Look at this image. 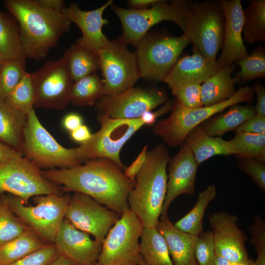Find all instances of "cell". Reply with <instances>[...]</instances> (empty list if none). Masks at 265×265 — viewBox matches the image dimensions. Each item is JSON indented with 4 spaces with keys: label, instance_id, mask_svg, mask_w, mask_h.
<instances>
[{
    "label": "cell",
    "instance_id": "4fadbf2b",
    "mask_svg": "<svg viewBox=\"0 0 265 265\" xmlns=\"http://www.w3.org/2000/svg\"><path fill=\"white\" fill-rule=\"evenodd\" d=\"M104 94L111 95L133 87L140 78L135 53L118 39L109 41L98 54Z\"/></svg>",
    "mask_w": 265,
    "mask_h": 265
},
{
    "label": "cell",
    "instance_id": "f546056e",
    "mask_svg": "<svg viewBox=\"0 0 265 265\" xmlns=\"http://www.w3.org/2000/svg\"><path fill=\"white\" fill-rule=\"evenodd\" d=\"M217 190L214 185L209 186L198 195L197 201L192 209L173 225L179 230L199 236L204 232L203 220L206 209L214 199Z\"/></svg>",
    "mask_w": 265,
    "mask_h": 265
},
{
    "label": "cell",
    "instance_id": "4316f807",
    "mask_svg": "<svg viewBox=\"0 0 265 265\" xmlns=\"http://www.w3.org/2000/svg\"><path fill=\"white\" fill-rule=\"evenodd\" d=\"M140 239V257L145 265H174L166 242L156 227H143Z\"/></svg>",
    "mask_w": 265,
    "mask_h": 265
},
{
    "label": "cell",
    "instance_id": "91938a15",
    "mask_svg": "<svg viewBox=\"0 0 265 265\" xmlns=\"http://www.w3.org/2000/svg\"><path fill=\"white\" fill-rule=\"evenodd\" d=\"M139 265H145L141 257L139 262Z\"/></svg>",
    "mask_w": 265,
    "mask_h": 265
},
{
    "label": "cell",
    "instance_id": "2e32d148",
    "mask_svg": "<svg viewBox=\"0 0 265 265\" xmlns=\"http://www.w3.org/2000/svg\"><path fill=\"white\" fill-rule=\"evenodd\" d=\"M120 217L90 196L78 192L71 196L64 216L75 227L92 235L102 244Z\"/></svg>",
    "mask_w": 265,
    "mask_h": 265
},
{
    "label": "cell",
    "instance_id": "680465c9",
    "mask_svg": "<svg viewBox=\"0 0 265 265\" xmlns=\"http://www.w3.org/2000/svg\"><path fill=\"white\" fill-rule=\"evenodd\" d=\"M4 60V59L2 57V56L0 54V69H1V66H2V63H3Z\"/></svg>",
    "mask_w": 265,
    "mask_h": 265
},
{
    "label": "cell",
    "instance_id": "484cf974",
    "mask_svg": "<svg viewBox=\"0 0 265 265\" xmlns=\"http://www.w3.org/2000/svg\"><path fill=\"white\" fill-rule=\"evenodd\" d=\"M27 115L0 100V141L22 154L23 133Z\"/></svg>",
    "mask_w": 265,
    "mask_h": 265
},
{
    "label": "cell",
    "instance_id": "ac0fdd59",
    "mask_svg": "<svg viewBox=\"0 0 265 265\" xmlns=\"http://www.w3.org/2000/svg\"><path fill=\"white\" fill-rule=\"evenodd\" d=\"M168 164L167 190L161 215L168 213L170 204L179 196L193 195L195 191L198 165L186 143L184 142L178 153L169 159Z\"/></svg>",
    "mask_w": 265,
    "mask_h": 265
},
{
    "label": "cell",
    "instance_id": "d6986e66",
    "mask_svg": "<svg viewBox=\"0 0 265 265\" xmlns=\"http://www.w3.org/2000/svg\"><path fill=\"white\" fill-rule=\"evenodd\" d=\"M112 3V0H109L100 7L89 11L82 10L77 3H73L63 11L67 18L75 23L82 33L76 43L97 55L110 41L104 34L102 28L108 24V21L103 18V13Z\"/></svg>",
    "mask_w": 265,
    "mask_h": 265
},
{
    "label": "cell",
    "instance_id": "8fae6325",
    "mask_svg": "<svg viewBox=\"0 0 265 265\" xmlns=\"http://www.w3.org/2000/svg\"><path fill=\"white\" fill-rule=\"evenodd\" d=\"M143 227L130 209L126 210L106 237L96 265H139Z\"/></svg>",
    "mask_w": 265,
    "mask_h": 265
},
{
    "label": "cell",
    "instance_id": "9f6ffc18",
    "mask_svg": "<svg viewBox=\"0 0 265 265\" xmlns=\"http://www.w3.org/2000/svg\"><path fill=\"white\" fill-rule=\"evenodd\" d=\"M216 255V254H215ZM234 264L224 257L216 255L214 265H237Z\"/></svg>",
    "mask_w": 265,
    "mask_h": 265
},
{
    "label": "cell",
    "instance_id": "8992f818",
    "mask_svg": "<svg viewBox=\"0 0 265 265\" xmlns=\"http://www.w3.org/2000/svg\"><path fill=\"white\" fill-rule=\"evenodd\" d=\"M22 153L41 170L69 168L84 162L77 147L66 148L55 140L40 122L34 109L27 115Z\"/></svg>",
    "mask_w": 265,
    "mask_h": 265
},
{
    "label": "cell",
    "instance_id": "d6a6232c",
    "mask_svg": "<svg viewBox=\"0 0 265 265\" xmlns=\"http://www.w3.org/2000/svg\"><path fill=\"white\" fill-rule=\"evenodd\" d=\"M243 11L242 33L248 44L265 41V0H253Z\"/></svg>",
    "mask_w": 265,
    "mask_h": 265
},
{
    "label": "cell",
    "instance_id": "9c48e42d",
    "mask_svg": "<svg viewBox=\"0 0 265 265\" xmlns=\"http://www.w3.org/2000/svg\"><path fill=\"white\" fill-rule=\"evenodd\" d=\"M189 43L184 34L173 36L161 32L147 33L135 52L140 78L163 81Z\"/></svg>",
    "mask_w": 265,
    "mask_h": 265
},
{
    "label": "cell",
    "instance_id": "9a60e30c",
    "mask_svg": "<svg viewBox=\"0 0 265 265\" xmlns=\"http://www.w3.org/2000/svg\"><path fill=\"white\" fill-rule=\"evenodd\" d=\"M34 77V107L62 109L71 103L74 81L64 59L49 60Z\"/></svg>",
    "mask_w": 265,
    "mask_h": 265
},
{
    "label": "cell",
    "instance_id": "11a10c76",
    "mask_svg": "<svg viewBox=\"0 0 265 265\" xmlns=\"http://www.w3.org/2000/svg\"><path fill=\"white\" fill-rule=\"evenodd\" d=\"M48 265H79L72 260L60 255Z\"/></svg>",
    "mask_w": 265,
    "mask_h": 265
},
{
    "label": "cell",
    "instance_id": "ba28073f",
    "mask_svg": "<svg viewBox=\"0 0 265 265\" xmlns=\"http://www.w3.org/2000/svg\"><path fill=\"white\" fill-rule=\"evenodd\" d=\"M189 0H157L150 7L141 10L123 8L112 5L111 9L122 25L123 32L118 39L136 47L148 30L155 25L170 21L182 29Z\"/></svg>",
    "mask_w": 265,
    "mask_h": 265
},
{
    "label": "cell",
    "instance_id": "74e56055",
    "mask_svg": "<svg viewBox=\"0 0 265 265\" xmlns=\"http://www.w3.org/2000/svg\"><path fill=\"white\" fill-rule=\"evenodd\" d=\"M30 229L9 207L4 194L0 196V245Z\"/></svg>",
    "mask_w": 265,
    "mask_h": 265
},
{
    "label": "cell",
    "instance_id": "ffe728a7",
    "mask_svg": "<svg viewBox=\"0 0 265 265\" xmlns=\"http://www.w3.org/2000/svg\"><path fill=\"white\" fill-rule=\"evenodd\" d=\"M53 244L60 254L79 265L96 263L102 244L90 235L75 227L64 218L55 238Z\"/></svg>",
    "mask_w": 265,
    "mask_h": 265
},
{
    "label": "cell",
    "instance_id": "d590c367",
    "mask_svg": "<svg viewBox=\"0 0 265 265\" xmlns=\"http://www.w3.org/2000/svg\"><path fill=\"white\" fill-rule=\"evenodd\" d=\"M35 100L34 74L26 71L4 101L17 110L28 114L34 109Z\"/></svg>",
    "mask_w": 265,
    "mask_h": 265
},
{
    "label": "cell",
    "instance_id": "4dcf8cb0",
    "mask_svg": "<svg viewBox=\"0 0 265 265\" xmlns=\"http://www.w3.org/2000/svg\"><path fill=\"white\" fill-rule=\"evenodd\" d=\"M62 58L74 81L99 69L98 55L77 43L65 51Z\"/></svg>",
    "mask_w": 265,
    "mask_h": 265
},
{
    "label": "cell",
    "instance_id": "603a6c76",
    "mask_svg": "<svg viewBox=\"0 0 265 265\" xmlns=\"http://www.w3.org/2000/svg\"><path fill=\"white\" fill-rule=\"evenodd\" d=\"M156 228L164 238L174 265H198L194 256L198 236L175 228L168 213L160 215Z\"/></svg>",
    "mask_w": 265,
    "mask_h": 265
},
{
    "label": "cell",
    "instance_id": "5b68a950",
    "mask_svg": "<svg viewBox=\"0 0 265 265\" xmlns=\"http://www.w3.org/2000/svg\"><path fill=\"white\" fill-rule=\"evenodd\" d=\"M253 96L252 88L247 86L227 100L210 106L189 108L175 100L169 117L157 124L152 132L170 147L182 145L188 133L202 123L233 105L252 101Z\"/></svg>",
    "mask_w": 265,
    "mask_h": 265
},
{
    "label": "cell",
    "instance_id": "8d00e7d4",
    "mask_svg": "<svg viewBox=\"0 0 265 265\" xmlns=\"http://www.w3.org/2000/svg\"><path fill=\"white\" fill-rule=\"evenodd\" d=\"M240 70L235 75L238 82H245L255 79L265 78V50L257 47L251 54L237 61Z\"/></svg>",
    "mask_w": 265,
    "mask_h": 265
},
{
    "label": "cell",
    "instance_id": "52a82bcc",
    "mask_svg": "<svg viewBox=\"0 0 265 265\" xmlns=\"http://www.w3.org/2000/svg\"><path fill=\"white\" fill-rule=\"evenodd\" d=\"M4 195L9 207L19 218L45 242L53 243L71 195L61 193L37 195L33 197V206H28L13 195Z\"/></svg>",
    "mask_w": 265,
    "mask_h": 265
},
{
    "label": "cell",
    "instance_id": "60d3db41",
    "mask_svg": "<svg viewBox=\"0 0 265 265\" xmlns=\"http://www.w3.org/2000/svg\"><path fill=\"white\" fill-rule=\"evenodd\" d=\"M215 252L212 231L208 230L198 236L194 256L198 265H214Z\"/></svg>",
    "mask_w": 265,
    "mask_h": 265
},
{
    "label": "cell",
    "instance_id": "7bdbcfd3",
    "mask_svg": "<svg viewBox=\"0 0 265 265\" xmlns=\"http://www.w3.org/2000/svg\"><path fill=\"white\" fill-rule=\"evenodd\" d=\"M249 229L251 235L250 243L255 247L257 254L255 265H265V220L260 215H255L253 223Z\"/></svg>",
    "mask_w": 265,
    "mask_h": 265
},
{
    "label": "cell",
    "instance_id": "6f0895ef",
    "mask_svg": "<svg viewBox=\"0 0 265 265\" xmlns=\"http://www.w3.org/2000/svg\"><path fill=\"white\" fill-rule=\"evenodd\" d=\"M237 265H255V264L254 261H253L252 259L248 258L245 262L239 264H237Z\"/></svg>",
    "mask_w": 265,
    "mask_h": 265
},
{
    "label": "cell",
    "instance_id": "30bf717a",
    "mask_svg": "<svg viewBox=\"0 0 265 265\" xmlns=\"http://www.w3.org/2000/svg\"><path fill=\"white\" fill-rule=\"evenodd\" d=\"M97 120L100 129L92 133L87 142L77 147L81 159L85 162L91 159H108L124 169L126 167L120 157L121 150L144 124L140 118L126 119L97 116Z\"/></svg>",
    "mask_w": 265,
    "mask_h": 265
},
{
    "label": "cell",
    "instance_id": "94428289",
    "mask_svg": "<svg viewBox=\"0 0 265 265\" xmlns=\"http://www.w3.org/2000/svg\"><path fill=\"white\" fill-rule=\"evenodd\" d=\"M96 265V263H95V264H92V265Z\"/></svg>",
    "mask_w": 265,
    "mask_h": 265
},
{
    "label": "cell",
    "instance_id": "1f68e13d",
    "mask_svg": "<svg viewBox=\"0 0 265 265\" xmlns=\"http://www.w3.org/2000/svg\"><path fill=\"white\" fill-rule=\"evenodd\" d=\"M0 54L4 60L26 58L18 22L14 21L0 10Z\"/></svg>",
    "mask_w": 265,
    "mask_h": 265
},
{
    "label": "cell",
    "instance_id": "7402d4cb",
    "mask_svg": "<svg viewBox=\"0 0 265 265\" xmlns=\"http://www.w3.org/2000/svg\"><path fill=\"white\" fill-rule=\"evenodd\" d=\"M217 61L204 57L195 48L193 53L178 59L163 82L168 86L204 82L219 69Z\"/></svg>",
    "mask_w": 265,
    "mask_h": 265
},
{
    "label": "cell",
    "instance_id": "e0dca14e",
    "mask_svg": "<svg viewBox=\"0 0 265 265\" xmlns=\"http://www.w3.org/2000/svg\"><path fill=\"white\" fill-rule=\"evenodd\" d=\"M238 219L237 215L224 211L215 212L209 218L215 254L236 264L249 258L245 245L246 237L238 227Z\"/></svg>",
    "mask_w": 265,
    "mask_h": 265
},
{
    "label": "cell",
    "instance_id": "cb8c5ba5",
    "mask_svg": "<svg viewBox=\"0 0 265 265\" xmlns=\"http://www.w3.org/2000/svg\"><path fill=\"white\" fill-rule=\"evenodd\" d=\"M184 142L190 148L198 166L215 156L236 154L229 140L210 135L200 125L188 133Z\"/></svg>",
    "mask_w": 265,
    "mask_h": 265
},
{
    "label": "cell",
    "instance_id": "d4e9b609",
    "mask_svg": "<svg viewBox=\"0 0 265 265\" xmlns=\"http://www.w3.org/2000/svg\"><path fill=\"white\" fill-rule=\"evenodd\" d=\"M236 65L219 67L218 71L201 85V98L204 106L214 105L232 97L236 92L237 79L232 77Z\"/></svg>",
    "mask_w": 265,
    "mask_h": 265
},
{
    "label": "cell",
    "instance_id": "816d5d0a",
    "mask_svg": "<svg viewBox=\"0 0 265 265\" xmlns=\"http://www.w3.org/2000/svg\"><path fill=\"white\" fill-rule=\"evenodd\" d=\"M22 156L21 153L0 141V162L8 161Z\"/></svg>",
    "mask_w": 265,
    "mask_h": 265
},
{
    "label": "cell",
    "instance_id": "3957f363",
    "mask_svg": "<svg viewBox=\"0 0 265 265\" xmlns=\"http://www.w3.org/2000/svg\"><path fill=\"white\" fill-rule=\"evenodd\" d=\"M169 152L163 144L148 150L144 164L128 197L129 208L144 227L157 225L167 190Z\"/></svg>",
    "mask_w": 265,
    "mask_h": 265
},
{
    "label": "cell",
    "instance_id": "7a4b0ae2",
    "mask_svg": "<svg viewBox=\"0 0 265 265\" xmlns=\"http://www.w3.org/2000/svg\"><path fill=\"white\" fill-rule=\"evenodd\" d=\"M4 6L18 22L26 58H46L70 29L71 22L63 12L43 7L36 0H7Z\"/></svg>",
    "mask_w": 265,
    "mask_h": 265
},
{
    "label": "cell",
    "instance_id": "83f0119b",
    "mask_svg": "<svg viewBox=\"0 0 265 265\" xmlns=\"http://www.w3.org/2000/svg\"><path fill=\"white\" fill-rule=\"evenodd\" d=\"M226 112L214 117L201 127L210 135L221 137L231 131H236L241 125L255 114V108L250 106L233 105Z\"/></svg>",
    "mask_w": 265,
    "mask_h": 265
},
{
    "label": "cell",
    "instance_id": "7dc6e473",
    "mask_svg": "<svg viewBox=\"0 0 265 265\" xmlns=\"http://www.w3.org/2000/svg\"><path fill=\"white\" fill-rule=\"evenodd\" d=\"M173 105V100L167 101L157 110L155 111L152 110L146 111L140 118L145 125H154L159 117L171 110Z\"/></svg>",
    "mask_w": 265,
    "mask_h": 265
},
{
    "label": "cell",
    "instance_id": "7c38bea8",
    "mask_svg": "<svg viewBox=\"0 0 265 265\" xmlns=\"http://www.w3.org/2000/svg\"><path fill=\"white\" fill-rule=\"evenodd\" d=\"M61 190L59 186L43 176L42 170L23 156L0 162V196L13 195L27 205L32 197L59 194Z\"/></svg>",
    "mask_w": 265,
    "mask_h": 265
},
{
    "label": "cell",
    "instance_id": "5bb4252c",
    "mask_svg": "<svg viewBox=\"0 0 265 265\" xmlns=\"http://www.w3.org/2000/svg\"><path fill=\"white\" fill-rule=\"evenodd\" d=\"M167 101L164 89L133 86L117 94L104 96L94 106L97 116L132 119L140 118L146 111Z\"/></svg>",
    "mask_w": 265,
    "mask_h": 265
},
{
    "label": "cell",
    "instance_id": "b9f144b4",
    "mask_svg": "<svg viewBox=\"0 0 265 265\" xmlns=\"http://www.w3.org/2000/svg\"><path fill=\"white\" fill-rule=\"evenodd\" d=\"M60 255L53 243H47L41 248L8 265H48Z\"/></svg>",
    "mask_w": 265,
    "mask_h": 265
},
{
    "label": "cell",
    "instance_id": "f5cc1de1",
    "mask_svg": "<svg viewBox=\"0 0 265 265\" xmlns=\"http://www.w3.org/2000/svg\"><path fill=\"white\" fill-rule=\"evenodd\" d=\"M41 5L53 10L63 12L66 8L62 0H36Z\"/></svg>",
    "mask_w": 265,
    "mask_h": 265
},
{
    "label": "cell",
    "instance_id": "ab89813d",
    "mask_svg": "<svg viewBox=\"0 0 265 265\" xmlns=\"http://www.w3.org/2000/svg\"><path fill=\"white\" fill-rule=\"evenodd\" d=\"M176 100L182 106L189 108L203 106L201 98V84L187 83L169 87Z\"/></svg>",
    "mask_w": 265,
    "mask_h": 265
},
{
    "label": "cell",
    "instance_id": "f1b7e54d",
    "mask_svg": "<svg viewBox=\"0 0 265 265\" xmlns=\"http://www.w3.org/2000/svg\"><path fill=\"white\" fill-rule=\"evenodd\" d=\"M31 229L0 245V265H8L46 245Z\"/></svg>",
    "mask_w": 265,
    "mask_h": 265
},
{
    "label": "cell",
    "instance_id": "836d02e7",
    "mask_svg": "<svg viewBox=\"0 0 265 265\" xmlns=\"http://www.w3.org/2000/svg\"><path fill=\"white\" fill-rule=\"evenodd\" d=\"M104 96L103 80L95 72L74 81L71 103L78 106H93Z\"/></svg>",
    "mask_w": 265,
    "mask_h": 265
},
{
    "label": "cell",
    "instance_id": "f6af8a7d",
    "mask_svg": "<svg viewBox=\"0 0 265 265\" xmlns=\"http://www.w3.org/2000/svg\"><path fill=\"white\" fill-rule=\"evenodd\" d=\"M236 132L265 134V116L255 114L241 125Z\"/></svg>",
    "mask_w": 265,
    "mask_h": 265
},
{
    "label": "cell",
    "instance_id": "681fc988",
    "mask_svg": "<svg viewBox=\"0 0 265 265\" xmlns=\"http://www.w3.org/2000/svg\"><path fill=\"white\" fill-rule=\"evenodd\" d=\"M252 89L257 98L256 106L254 107L256 114L265 116V89L260 82L255 83Z\"/></svg>",
    "mask_w": 265,
    "mask_h": 265
},
{
    "label": "cell",
    "instance_id": "bcb514c9",
    "mask_svg": "<svg viewBox=\"0 0 265 265\" xmlns=\"http://www.w3.org/2000/svg\"><path fill=\"white\" fill-rule=\"evenodd\" d=\"M148 148L144 146L134 160L124 169L123 172L128 178L135 180V177L145 161Z\"/></svg>",
    "mask_w": 265,
    "mask_h": 265
},
{
    "label": "cell",
    "instance_id": "44dd1931",
    "mask_svg": "<svg viewBox=\"0 0 265 265\" xmlns=\"http://www.w3.org/2000/svg\"><path fill=\"white\" fill-rule=\"evenodd\" d=\"M225 16L222 51L216 60L219 67L231 65L248 54L243 43V9L240 0H220Z\"/></svg>",
    "mask_w": 265,
    "mask_h": 265
},
{
    "label": "cell",
    "instance_id": "c3c4849f",
    "mask_svg": "<svg viewBox=\"0 0 265 265\" xmlns=\"http://www.w3.org/2000/svg\"><path fill=\"white\" fill-rule=\"evenodd\" d=\"M83 124L82 116L76 112H70L65 115L62 121L65 130L71 132Z\"/></svg>",
    "mask_w": 265,
    "mask_h": 265
},
{
    "label": "cell",
    "instance_id": "ee69618b",
    "mask_svg": "<svg viewBox=\"0 0 265 265\" xmlns=\"http://www.w3.org/2000/svg\"><path fill=\"white\" fill-rule=\"evenodd\" d=\"M240 169L246 173L255 184L262 191H265V162L256 159L245 158L240 159Z\"/></svg>",
    "mask_w": 265,
    "mask_h": 265
},
{
    "label": "cell",
    "instance_id": "277c9868",
    "mask_svg": "<svg viewBox=\"0 0 265 265\" xmlns=\"http://www.w3.org/2000/svg\"><path fill=\"white\" fill-rule=\"evenodd\" d=\"M224 27L225 16L220 0H189L183 34L206 58L216 61L222 46Z\"/></svg>",
    "mask_w": 265,
    "mask_h": 265
},
{
    "label": "cell",
    "instance_id": "f907efd6",
    "mask_svg": "<svg viewBox=\"0 0 265 265\" xmlns=\"http://www.w3.org/2000/svg\"><path fill=\"white\" fill-rule=\"evenodd\" d=\"M70 134L73 141L81 145L87 142L91 138L92 133L86 125L82 124L70 132Z\"/></svg>",
    "mask_w": 265,
    "mask_h": 265
},
{
    "label": "cell",
    "instance_id": "e575fe53",
    "mask_svg": "<svg viewBox=\"0 0 265 265\" xmlns=\"http://www.w3.org/2000/svg\"><path fill=\"white\" fill-rule=\"evenodd\" d=\"M229 141L235 155L240 159L252 158L265 162V134L236 132L235 136Z\"/></svg>",
    "mask_w": 265,
    "mask_h": 265
},
{
    "label": "cell",
    "instance_id": "f35d334b",
    "mask_svg": "<svg viewBox=\"0 0 265 265\" xmlns=\"http://www.w3.org/2000/svg\"><path fill=\"white\" fill-rule=\"evenodd\" d=\"M26 58L4 60L0 71V100L4 101L22 79Z\"/></svg>",
    "mask_w": 265,
    "mask_h": 265
},
{
    "label": "cell",
    "instance_id": "6da1fadb",
    "mask_svg": "<svg viewBox=\"0 0 265 265\" xmlns=\"http://www.w3.org/2000/svg\"><path fill=\"white\" fill-rule=\"evenodd\" d=\"M122 169L110 159L98 158L69 168L42 170V173L64 191L88 195L121 216L130 209L128 197L135 184Z\"/></svg>",
    "mask_w": 265,
    "mask_h": 265
},
{
    "label": "cell",
    "instance_id": "db71d44e",
    "mask_svg": "<svg viewBox=\"0 0 265 265\" xmlns=\"http://www.w3.org/2000/svg\"><path fill=\"white\" fill-rule=\"evenodd\" d=\"M157 0H130L128 4L130 9L141 10L151 6Z\"/></svg>",
    "mask_w": 265,
    "mask_h": 265
}]
</instances>
